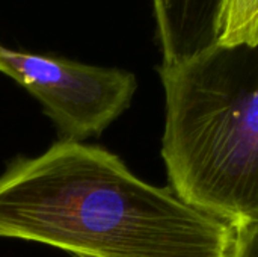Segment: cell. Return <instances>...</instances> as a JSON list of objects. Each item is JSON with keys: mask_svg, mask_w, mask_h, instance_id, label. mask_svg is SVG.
I'll return each mask as SVG.
<instances>
[{"mask_svg": "<svg viewBox=\"0 0 258 257\" xmlns=\"http://www.w3.org/2000/svg\"><path fill=\"white\" fill-rule=\"evenodd\" d=\"M0 238L71 256L230 257L236 227L100 145L56 141L0 174Z\"/></svg>", "mask_w": 258, "mask_h": 257, "instance_id": "6da1fadb", "label": "cell"}, {"mask_svg": "<svg viewBox=\"0 0 258 257\" xmlns=\"http://www.w3.org/2000/svg\"><path fill=\"white\" fill-rule=\"evenodd\" d=\"M162 159L183 200L234 227L258 218V44L159 64Z\"/></svg>", "mask_w": 258, "mask_h": 257, "instance_id": "7a4b0ae2", "label": "cell"}, {"mask_svg": "<svg viewBox=\"0 0 258 257\" xmlns=\"http://www.w3.org/2000/svg\"><path fill=\"white\" fill-rule=\"evenodd\" d=\"M0 73L33 95L53 121L59 141L100 136L132 105L136 76L65 56L33 53L0 44Z\"/></svg>", "mask_w": 258, "mask_h": 257, "instance_id": "3957f363", "label": "cell"}, {"mask_svg": "<svg viewBox=\"0 0 258 257\" xmlns=\"http://www.w3.org/2000/svg\"><path fill=\"white\" fill-rule=\"evenodd\" d=\"M219 3L221 0H151L160 64H178L216 45Z\"/></svg>", "mask_w": 258, "mask_h": 257, "instance_id": "277c9868", "label": "cell"}, {"mask_svg": "<svg viewBox=\"0 0 258 257\" xmlns=\"http://www.w3.org/2000/svg\"><path fill=\"white\" fill-rule=\"evenodd\" d=\"M216 44L222 47L258 44V0H221Z\"/></svg>", "mask_w": 258, "mask_h": 257, "instance_id": "5b68a950", "label": "cell"}, {"mask_svg": "<svg viewBox=\"0 0 258 257\" xmlns=\"http://www.w3.org/2000/svg\"><path fill=\"white\" fill-rule=\"evenodd\" d=\"M230 257H258V218L236 226V238Z\"/></svg>", "mask_w": 258, "mask_h": 257, "instance_id": "8992f818", "label": "cell"}, {"mask_svg": "<svg viewBox=\"0 0 258 257\" xmlns=\"http://www.w3.org/2000/svg\"><path fill=\"white\" fill-rule=\"evenodd\" d=\"M71 257H91V256H71Z\"/></svg>", "mask_w": 258, "mask_h": 257, "instance_id": "52a82bcc", "label": "cell"}]
</instances>
